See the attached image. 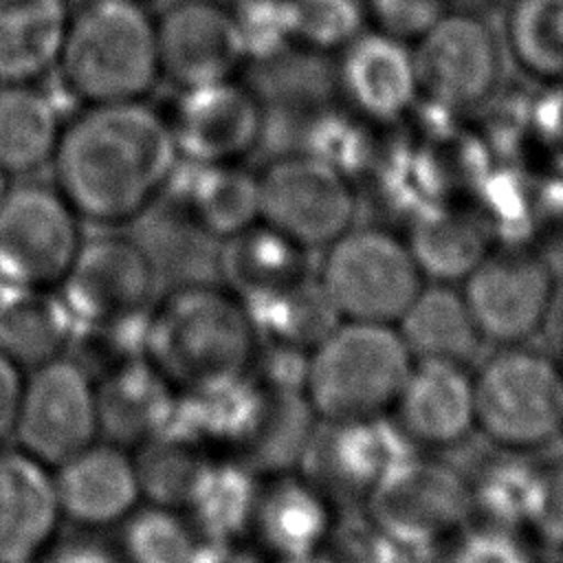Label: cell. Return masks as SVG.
I'll return each instance as SVG.
<instances>
[{
    "instance_id": "cell-1",
    "label": "cell",
    "mask_w": 563,
    "mask_h": 563,
    "mask_svg": "<svg viewBox=\"0 0 563 563\" xmlns=\"http://www.w3.org/2000/svg\"><path fill=\"white\" fill-rule=\"evenodd\" d=\"M180 154L167 114L145 99L86 103L64 121L55 187L81 220L121 224L167 189Z\"/></svg>"
},
{
    "instance_id": "cell-2",
    "label": "cell",
    "mask_w": 563,
    "mask_h": 563,
    "mask_svg": "<svg viewBox=\"0 0 563 563\" xmlns=\"http://www.w3.org/2000/svg\"><path fill=\"white\" fill-rule=\"evenodd\" d=\"M260 341L238 295L194 284L150 308L143 356L176 391H185L251 374Z\"/></svg>"
},
{
    "instance_id": "cell-3",
    "label": "cell",
    "mask_w": 563,
    "mask_h": 563,
    "mask_svg": "<svg viewBox=\"0 0 563 563\" xmlns=\"http://www.w3.org/2000/svg\"><path fill=\"white\" fill-rule=\"evenodd\" d=\"M55 70L81 106L145 99L161 79L156 18L136 0H84L70 11Z\"/></svg>"
},
{
    "instance_id": "cell-4",
    "label": "cell",
    "mask_w": 563,
    "mask_h": 563,
    "mask_svg": "<svg viewBox=\"0 0 563 563\" xmlns=\"http://www.w3.org/2000/svg\"><path fill=\"white\" fill-rule=\"evenodd\" d=\"M411 363L396 325L336 321L306 354L303 396L321 422L389 416Z\"/></svg>"
},
{
    "instance_id": "cell-5",
    "label": "cell",
    "mask_w": 563,
    "mask_h": 563,
    "mask_svg": "<svg viewBox=\"0 0 563 563\" xmlns=\"http://www.w3.org/2000/svg\"><path fill=\"white\" fill-rule=\"evenodd\" d=\"M473 385L475 429L506 453L534 451L563 431V367L548 352L497 345Z\"/></svg>"
},
{
    "instance_id": "cell-6",
    "label": "cell",
    "mask_w": 563,
    "mask_h": 563,
    "mask_svg": "<svg viewBox=\"0 0 563 563\" xmlns=\"http://www.w3.org/2000/svg\"><path fill=\"white\" fill-rule=\"evenodd\" d=\"M317 284L339 321L394 325L424 284L407 240L352 224L323 249Z\"/></svg>"
},
{
    "instance_id": "cell-7",
    "label": "cell",
    "mask_w": 563,
    "mask_h": 563,
    "mask_svg": "<svg viewBox=\"0 0 563 563\" xmlns=\"http://www.w3.org/2000/svg\"><path fill=\"white\" fill-rule=\"evenodd\" d=\"M57 187L22 183L0 202V286L55 290L84 238Z\"/></svg>"
},
{
    "instance_id": "cell-8",
    "label": "cell",
    "mask_w": 563,
    "mask_h": 563,
    "mask_svg": "<svg viewBox=\"0 0 563 563\" xmlns=\"http://www.w3.org/2000/svg\"><path fill=\"white\" fill-rule=\"evenodd\" d=\"M257 178L260 222L306 251L325 249L356 222L352 178L301 150L273 158Z\"/></svg>"
},
{
    "instance_id": "cell-9",
    "label": "cell",
    "mask_w": 563,
    "mask_h": 563,
    "mask_svg": "<svg viewBox=\"0 0 563 563\" xmlns=\"http://www.w3.org/2000/svg\"><path fill=\"white\" fill-rule=\"evenodd\" d=\"M11 438L51 468L97 442V385L90 372L64 356L33 367L22 380Z\"/></svg>"
},
{
    "instance_id": "cell-10",
    "label": "cell",
    "mask_w": 563,
    "mask_h": 563,
    "mask_svg": "<svg viewBox=\"0 0 563 563\" xmlns=\"http://www.w3.org/2000/svg\"><path fill=\"white\" fill-rule=\"evenodd\" d=\"M156 268L143 246L121 235L84 240L57 286L75 334L143 317L152 308Z\"/></svg>"
},
{
    "instance_id": "cell-11",
    "label": "cell",
    "mask_w": 563,
    "mask_h": 563,
    "mask_svg": "<svg viewBox=\"0 0 563 563\" xmlns=\"http://www.w3.org/2000/svg\"><path fill=\"white\" fill-rule=\"evenodd\" d=\"M374 523L396 543L427 545L453 537L473 512L471 486L444 462L409 455L367 493Z\"/></svg>"
},
{
    "instance_id": "cell-12",
    "label": "cell",
    "mask_w": 563,
    "mask_h": 563,
    "mask_svg": "<svg viewBox=\"0 0 563 563\" xmlns=\"http://www.w3.org/2000/svg\"><path fill=\"white\" fill-rule=\"evenodd\" d=\"M556 277L530 251H490L460 284L484 343L517 345L543 330Z\"/></svg>"
},
{
    "instance_id": "cell-13",
    "label": "cell",
    "mask_w": 563,
    "mask_h": 563,
    "mask_svg": "<svg viewBox=\"0 0 563 563\" xmlns=\"http://www.w3.org/2000/svg\"><path fill=\"white\" fill-rule=\"evenodd\" d=\"M499 48L477 13L451 9L413 42L420 97L455 112L488 101L499 81Z\"/></svg>"
},
{
    "instance_id": "cell-14",
    "label": "cell",
    "mask_w": 563,
    "mask_h": 563,
    "mask_svg": "<svg viewBox=\"0 0 563 563\" xmlns=\"http://www.w3.org/2000/svg\"><path fill=\"white\" fill-rule=\"evenodd\" d=\"M180 161L242 163L264 136L260 97L238 77L180 88L167 114Z\"/></svg>"
},
{
    "instance_id": "cell-15",
    "label": "cell",
    "mask_w": 563,
    "mask_h": 563,
    "mask_svg": "<svg viewBox=\"0 0 563 563\" xmlns=\"http://www.w3.org/2000/svg\"><path fill=\"white\" fill-rule=\"evenodd\" d=\"M161 77L178 90L229 79L246 62L229 4L176 0L156 18Z\"/></svg>"
},
{
    "instance_id": "cell-16",
    "label": "cell",
    "mask_w": 563,
    "mask_h": 563,
    "mask_svg": "<svg viewBox=\"0 0 563 563\" xmlns=\"http://www.w3.org/2000/svg\"><path fill=\"white\" fill-rule=\"evenodd\" d=\"M343 106L372 125L398 123L420 99L413 48L367 26L336 53Z\"/></svg>"
},
{
    "instance_id": "cell-17",
    "label": "cell",
    "mask_w": 563,
    "mask_h": 563,
    "mask_svg": "<svg viewBox=\"0 0 563 563\" xmlns=\"http://www.w3.org/2000/svg\"><path fill=\"white\" fill-rule=\"evenodd\" d=\"M389 418L422 449H449L475 431L473 369L453 361H413Z\"/></svg>"
},
{
    "instance_id": "cell-18",
    "label": "cell",
    "mask_w": 563,
    "mask_h": 563,
    "mask_svg": "<svg viewBox=\"0 0 563 563\" xmlns=\"http://www.w3.org/2000/svg\"><path fill=\"white\" fill-rule=\"evenodd\" d=\"M323 433L314 431L301 462L312 464L308 475L328 495L367 493L380 484L411 453V442L387 416L352 422H325Z\"/></svg>"
},
{
    "instance_id": "cell-19",
    "label": "cell",
    "mask_w": 563,
    "mask_h": 563,
    "mask_svg": "<svg viewBox=\"0 0 563 563\" xmlns=\"http://www.w3.org/2000/svg\"><path fill=\"white\" fill-rule=\"evenodd\" d=\"M53 482L62 517L88 528L125 521L141 499L134 460L112 442H92L62 462Z\"/></svg>"
},
{
    "instance_id": "cell-20",
    "label": "cell",
    "mask_w": 563,
    "mask_h": 563,
    "mask_svg": "<svg viewBox=\"0 0 563 563\" xmlns=\"http://www.w3.org/2000/svg\"><path fill=\"white\" fill-rule=\"evenodd\" d=\"M51 466L0 444V563H33L59 526Z\"/></svg>"
},
{
    "instance_id": "cell-21",
    "label": "cell",
    "mask_w": 563,
    "mask_h": 563,
    "mask_svg": "<svg viewBox=\"0 0 563 563\" xmlns=\"http://www.w3.org/2000/svg\"><path fill=\"white\" fill-rule=\"evenodd\" d=\"M165 191L207 238L224 242L260 222V178L242 163L180 161Z\"/></svg>"
},
{
    "instance_id": "cell-22",
    "label": "cell",
    "mask_w": 563,
    "mask_h": 563,
    "mask_svg": "<svg viewBox=\"0 0 563 563\" xmlns=\"http://www.w3.org/2000/svg\"><path fill=\"white\" fill-rule=\"evenodd\" d=\"M95 385L99 435L106 442L139 446L169 424L178 391L145 356L110 367Z\"/></svg>"
},
{
    "instance_id": "cell-23",
    "label": "cell",
    "mask_w": 563,
    "mask_h": 563,
    "mask_svg": "<svg viewBox=\"0 0 563 563\" xmlns=\"http://www.w3.org/2000/svg\"><path fill=\"white\" fill-rule=\"evenodd\" d=\"M330 495L308 477H279L260 490L253 530L277 561L319 552L332 532Z\"/></svg>"
},
{
    "instance_id": "cell-24",
    "label": "cell",
    "mask_w": 563,
    "mask_h": 563,
    "mask_svg": "<svg viewBox=\"0 0 563 563\" xmlns=\"http://www.w3.org/2000/svg\"><path fill=\"white\" fill-rule=\"evenodd\" d=\"M413 361L471 363L484 343L455 284L424 282L394 323Z\"/></svg>"
},
{
    "instance_id": "cell-25",
    "label": "cell",
    "mask_w": 563,
    "mask_h": 563,
    "mask_svg": "<svg viewBox=\"0 0 563 563\" xmlns=\"http://www.w3.org/2000/svg\"><path fill=\"white\" fill-rule=\"evenodd\" d=\"M68 18L66 0H0V84H37L53 73Z\"/></svg>"
},
{
    "instance_id": "cell-26",
    "label": "cell",
    "mask_w": 563,
    "mask_h": 563,
    "mask_svg": "<svg viewBox=\"0 0 563 563\" xmlns=\"http://www.w3.org/2000/svg\"><path fill=\"white\" fill-rule=\"evenodd\" d=\"M405 240L424 282L438 284L460 286L493 251L484 220L455 207L422 211Z\"/></svg>"
},
{
    "instance_id": "cell-27",
    "label": "cell",
    "mask_w": 563,
    "mask_h": 563,
    "mask_svg": "<svg viewBox=\"0 0 563 563\" xmlns=\"http://www.w3.org/2000/svg\"><path fill=\"white\" fill-rule=\"evenodd\" d=\"M75 323L55 290L0 286V350L20 367L62 356Z\"/></svg>"
},
{
    "instance_id": "cell-28",
    "label": "cell",
    "mask_w": 563,
    "mask_h": 563,
    "mask_svg": "<svg viewBox=\"0 0 563 563\" xmlns=\"http://www.w3.org/2000/svg\"><path fill=\"white\" fill-rule=\"evenodd\" d=\"M64 121L37 84H0V169L20 176L51 163Z\"/></svg>"
},
{
    "instance_id": "cell-29",
    "label": "cell",
    "mask_w": 563,
    "mask_h": 563,
    "mask_svg": "<svg viewBox=\"0 0 563 563\" xmlns=\"http://www.w3.org/2000/svg\"><path fill=\"white\" fill-rule=\"evenodd\" d=\"M306 249L264 222L224 240L220 271L242 301L284 290L306 275Z\"/></svg>"
},
{
    "instance_id": "cell-30",
    "label": "cell",
    "mask_w": 563,
    "mask_h": 563,
    "mask_svg": "<svg viewBox=\"0 0 563 563\" xmlns=\"http://www.w3.org/2000/svg\"><path fill=\"white\" fill-rule=\"evenodd\" d=\"M257 497V473L242 460H209L185 508L207 541H238L253 526Z\"/></svg>"
},
{
    "instance_id": "cell-31",
    "label": "cell",
    "mask_w": 563,
    "mask_h": 563,
    "mask_svg": "<svg viewBox=\"0 0 563 563\" xmlns=\"http://www.w3.org/2000/svg\"><path fill=\"white\" fill-rule=\"evenodd\" d=\"M317 420L303 391L264 385L262 411L238 449V460L255 473H284L303 460Z\"/></svg>"
},
{
    "instance_id": "cell-32",
    "label": "cell",
    "mask_w": 563,
    "mask_h": 563,
    "mask_svg": "<svg viewBox=\"0 0 563 563\" xmlns=\"http://www.w3.org/2000/svg\"><path fill=\"white\" fill-rule=\"evenodd\" d=\"M244 306L260 339L303 352H308L339 321L317 279L297 282L284 290L249 299Z\"/></svg>"
},
{
    "instance_id": "cell-33",
    "label": "cell",
    "mask_w": 563,
    "mask_h": 563,
    "mask_svg": "<svg viewBox=\"0 0 563 563\" xmlns=\"http://www.w3.org/2000/svg\"><path fill=\"white\" fill-rule=\"evenodd\" d=\"M136 449L139 453L132 460L141 497L156 506L185 508L202 468L211 460L207 449L174 429L147 438Z\"/></svg>"
},
{
    "instance_id": "cell-34",
    "label": "cell",
    "mask_w": 563,
    "mask_h": 563,
    "mask_svg": "<svg viewBox=\"0 0 563 563\" xmlns=\"http://www.w3.org/2000/svg\"><path fill=\"white\" fill-rule=\"evenodd\" d=\"M504 29L521 70L541 84L563 81V0H512Z\"/></svg>"
},
{
    "instance_id": "cell-35",
    "label": "cell",
    "mask_w": 563,
    "mask_h": 563,
    "mask_svg": "<svg viewBox=\"0 0 563 563\" xmlns=\"http://www.w3.org/2000/svg\"><path fill=\"white\" fill-rule=\"evenodd\" d=\"M374 125L354 114L352 110L334 108L314 114L301 139V152L328 163L347 178L374 165L378 145Z\"/></svg>"
},
{
    "instance_id": "cell-36",
    "label": "cell",
    "mask_w": 563,
    "mask_h": 563,
    "mask_svg": "<svg viewBox=\"0 0 563 563\" xmlns=\"http://www.w3.org/2000/svg\"><path fill=\"white\" fill-rule=\"evenodd\" d=\"M539 466L519 457H506L486 466L475 482L468 479L473 510H482L488 523L526 528Z\"/></svg>"
},
{
    "instance_id": "cell-37",
    "label": "cell",
    "mask_w": 563,
    "mask_h": 563,
    "mask_svg": "<svg viewBox=\"0 0 563 563\" xmlns=\"http://www.w3.org/2000/svg\"><path fill=\"white\" fill-rule=\"evenodd\" d=\"M194 528L176 508L156 506L136 510L125 519L123 552L128 563H189L198 548Z\"/></svg>"
},
{
    "instance_id": "cell-38",
    "label": "cell",
    "mask_w": 563,
    "mask_h": 563,
    "mask_svg": "<svg viewBox=\"0 0 563 563\" xmlns=\"http://www.w3.org/2000/svg\"><path fill=\"white\" fill-rule=\"evenodd\" d=\"M295 46L339 53L367 26L365 0H290Z\"/></svg>"
},
{
    "instance_id": "cell-39",
    "label": "cell",
    "mask_w": 563,
    "mask_h": 563,
    "mask_svg": "<svg viewBox=\"0 0 563 563\" xmlns=\"http://www.w3.org/2000/svg\"><path fill=\"white\" fill-rule=\"evenodd\" d=\"M229 9L246 62H273L297 48L290 0H233Z\"/></svg>"
},
{
    "instance_id": "cell-40",
    "label": "cell",
    "mask_w": 563,
    "mask_h": 563,
    "mask_svg": "<svg viewBox=\"0 0 563 563\" xmlns=\"http://www.w3.org/2000/svg\"><path fill=\"white\" fill-rule=\"evenodd\" d=\"M442 563H539V559L523 530L484 521L457 530Z\"/></svg>"
},
{
    "instance_id": "cell-41",
    "label": "cell",
    "mask_w": 563,
    "mask_h": 563,
    "mask_svg": "<svg viewBox=\"0 0 563 563\" xmlns=\"http://www.w3.org/2000/svg\"><path fill=\"white\" fill-rule=\"evenodd\" d=\"M453 0H365L372 29L413 44L451 11Z\"/></svg>"
},
{
    "instance_id": "cell-42",
    "label": "cell",
    "mask_w": 563,
    "mask_h": 563,
    "mask_svg": "<svg viewBox=\"0 0 563 563\" xmlns=\"http://www.w3.org/2000/svg\"><path fill=\"white\" fill-rule=\"evenodd\" d=\"M523 532L543 545L563 548V464L539 468Z\"/></svg>"
},
{
    "instance_id": "cell-43",
    "label": "cell",
    "mask_w": 563,
    "mask_h": 563,
    "mask_svg": "<svg viewBox=\"0 0 563 563\" xmlns=\"http://www.w3.org/2000/svg\"><path fill=\"white\" fill-rule=\"evenodd\" d=\"M543 86L545 90L534 99L528 119L530 139L550 154L556 172H563V81Z\"/></svg>"
},
{
    "instance_id": "cell-44",
    "label": "cell",
    "mask_w": 563,
    "mask_h": 563,
    "mask_svg": "<svg viewBox=\"0 0 563 563\" xmlns=\"http://www.w3.org/2000/svg\"><path fill=\"white\" fill-rule=\"evenodd\" d=\"M22 380V367L0 350V444L13 433Z\"/></svg>"
},
{
    "instance_id": "cell-45",
    "label": "cell",
    "mask_w": 563,
    "mask_h": 563,
    "mask_svg": "<svg viewBox=\"0 0 563 563\" xmlns=\"http://www.w3.org/2000/svg\"><path fill=\"white\" fill-rule=\"evenodd\" d=\"M189 563H264L238 541H200Z\"/></svg>"
},
{
    "instance_id": "cell-46",
    "label": "cell",
    "mask_w": 563,
    "mask_h": 563,
    "mask_svg": "<svg viewBox=\"0 0 563 563\" xmlns=\"http://www.w3.org/2000/svg\"><path fill=\"white\" fill-rule=\"evenodd\" d=\"M51 563H114V559L97 545L75 543V545H68V548L59 550L51 559Z\"/></svg>"
},
{
    "instance_id": "cell-47",
    "label": "cell",
    "mask_w": 563,
    "mask_h": 563,
    "mask_svg": "<svg viewBox=\"0 0 563 563\" xmlns=\"http://www.w3.org/2000/svg\"><path fill=\"white\" fill-rule=\"evenodd\" d=\"M541 332H550L556 339V343L563 345V279H556L550 312Z\"/></svg>"
},
{
    "instance_id": "cell-48",
    "label": "cell",
    "mask_w": 563,
    "mask_h": 563,
    "mask_svg": "<svg viewBox=\"0 0 563 563\" xmlns=\"http://www.w3.org/2000/svg\"><path fill=\"white\" fill-rule=\"evenodd\" d=\"M279 563H332V561L325 559V556L321 554V550H319V552H310V554H303V556L284 559V561H279Z\"/></svg>"
},
{
    "instance_id": "cell-49",
    "label": "cell",
    "mask_w": 563,
    "mask_h": 563,
    "mask_svg": "<svg viewBox=\"0 0 563 563\" xmlns=\"http://www.w3.org/2000/svg\"><path fill=\"white\" fill-rule=\"evenodd\" d=\"M7 189H9V176L0 169V202H2V198L7 194Z\"/></svg>"
},
{
    "instance_id": "cell-50",
    "label": "cell",
    "mask_w": 563,
    "mask_h": 563,
    "mask_svg": "<svg viewBox=\"0 0 563 563\" xmlns=\"http://www.w3.org/2000/svg\"><path fill=\"white\" fill-rule=\"evenodd\" d=\"M559 552H561V556H559V563H563V548H561Z\"/></svg>"
},
{
    "instance_id": "cell-51",
    "label": "cell",
    "mask_w": 563,
    "mask_h": 563,
    "mask_svg": "<svg viewBox=\"0 0 563 563\" xmlns=\"http://www.w3.org/2000/svg\"><path fill=\"white\" fill-rule=\"evenodd\" d=\"M136 2H143V4H147V2H152V0H136Z\"/></svg>"
}]
</instances>
